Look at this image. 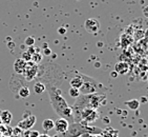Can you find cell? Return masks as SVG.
Listing matches in <instances>:
<instances>
[{
	"label": "cell",
	"mask_w": 148,
	"mask_h": 137,
	"mask_svg": "<svg viewBox=\"0 0 148 137\" xmlns=\"http://www.w3.org/2000/svg\"><path fill=\"white\" fill-rule=\"evenodd\" d=\"M46 90L49 92V100H51V107L54 109L55 113L59 116V118H64L69 123L74 122V115L71 111V107L69 106L66 100L62 96V91L58 89L57 86L53 84H47Z\"/></svg>",
	"instance_id": "6da1fadb"
},
{
	"label": "cell",
	"mask_w": 148,
	"mask_h": 137,
	"mask_svg": "<svg viewBox=\"0 0 148 137\" xmlns=\"http://www.w3.org/2000/svg\"><path fill=\"white\" fill-rule=\"evenodd\" d=\"M106 102V95L104 93H95L89 95H80L76 99V102L71 107L74 115V122L80 121V114L85 109L98 110V108Z\"/></svg>",
	"instance_id": "7a4b0ae2"
},
{
	"label": "cell",
	"mask_w": 148,
	"mask_h": 137,
	"mask_svg": "<svg viewBox=\"0 0 148 137\" xmlns=\"http://www.w3.org/2000/svg\"><path fill=\"white\" fill-rule=\"evenodd\" d=\"M103 129L98 128V127H92L87 125L84 121H79V122H73L69 123L67 131L63 135L62 137H80L84 134L89 135H100L102 134Z\"/></svg>",
	"instance_id": "3957f363"
},
{
	"label": "cell",
	"mask_w": 148,
	"mask_h": 137,
	"mask_svg": "<svg viewBox=\"0 0 148 137\" xmlns=\"http://www.w3.org/2000/svg\"><path fill=\"white\" fill-rule=\"evenodd\" d=\"M82 75L83 78V84L82 86L79 89L80 94L81 95H89V94H95V93H103L102 91L105 90V88L103 86L100 82H98V80H96L92 77H88L84 74Z\"/></svg>",
	"instance_id": "277c9868"
},
{
	"label": "cell",
	"mask_w": 148,
	"mask_h": 137,
	"mask_svg": "<svg viewBox=\"0 0 148 137\" xmlns=\"http://www.w3.org/2000/svg\"><path fill=\"white\" fill-rule=\"evenodd\" d=\"M36 121H37V117L34 114L25 112V115H24L23 119H21L18 122L17 128H19L21 131H26V130H29V129L33 128L35 126Z\"/></svg>",
	"instance_id": "5b68a950"
},
{
	"label": "cell",
	"mask_w": 148,
	"mask_h": 137,
	"mask_svg": "<svg viewBox=\"0 0 148 137\" xmlns=\"http://www.w3.org/2000/svg\"><path fill=\"white\" fill-rule=\"evenodd\" d=\"M38 68H39L38 64H36L33 61H29V62H26L22 76L26 81H32L38 75V71H39Z\"/></svg>",
	"instance_id": "8992f818"
},
{
	"label": "cell",
	"mask_w": 148,
	"mask_h": 137,
	"mask_svg": "<svg viewBox=\"0 0 148 137\" xmlns=\"http://www.w3.org/2000/svg\"><path fill=\"white\" fill-rule=\"evenodd\" d=\"M99 113L97 112V110H92V109H85L81 112L80 114V121H84L87 125L91 122H95L96 120H98L99 118Z\"/></svg>",
	"instance_id": "52a82bcc"
},
{
	"label": "cell",
	"mask_w": 148,
	"mask_h": 137,
	"mask_svg": "<svg viewBox=\"0 0 148 137\" xmlns=\"http://www.w3.org/2000/svg\"><path fill=\"white\" fill-rule=\"evenodd\" d=\"M84 28H85L86 32H88L90 34H96L100 30V21L97 18L86 19L84 22Z\"/></svg>",
	"instance_id": "ba28073f"
},
{
	"label": "cell",
	"mask_w": 148,
	"mask_h": 137,
	"mask_svg": "<svg viewBox=\"0 0 148 137\" xmlns=\"http://www.w3.org/2000/svg\"><path fill=\"white\" fill-rule=\"evenodd\" d=\"M69 126V122L64 118H58L56 121H54V128L60 135H63L67 131Z\"/></svg>",
	"instance_id": "9c48e42d"
},
{
	"label": "cell",
	"mask_w": 148,
	"mask_h": 137,
	"mask_svg": "<svg viewBox=\"0 0 148 137\" xmlns=\"http://www.w3.org/2000/svg\"><path fill=\"white\" fill-rule=\"evenodd\" d=\"M114 72L118 75H125L129 72V64L124 61H120V62L116 63L114 66Z\"/></svg>",
	"instance_id": "30bf717a"
},
{
	"label": "cell",
	"mask_w": 148,
	"mask_h": 137,
	"mask_svg": "<svg viewBox=\"0 0 148 137\" xmlns=\"http://www.w3.org/2000/svg\"><path fill=\"white\" fill-rule=\"evenodd\" d=\"M25 64H26V62L24 61V60L21 59V58L16 59V61L14 62V66H13L14 71L16 72V74L22 75L23 71H24V68H25Z\"/></svg>",
	"instance_id": "8fae6325"
},
{
	"label": "cell",
	"mask_w": 148,
	"mask_h": 137,
	"mask_svg": "<svg viewBox=\"0 0 148 137\" xmlns=\"http://www.w3.org/2000/svg\"><path fill=\"white\" fill-rule=\"evenodd\" d=\"M0 119H1L2 125H4V126H9L10 123L12 122V119H13V114H12L10 111H8V110L1 111Z\"/></svg>",
	"instance_id": "7c38bea8"
},
{
	"label": "cell",
	"mask_w": 148,
	"mask_h": 137,
	"mask_svg": "<svg viewBox=\"0 0 148 137\" xmlns=\"http://www.w3.org/2000/svg\"><path fill=\"white\" fill-rule=\"evenodd\" d=\"M69 84H71V88H76V89H80L83 84V78L81 74H77L76 76L71 78L69 80Z\"/></svg>",
	"instance_id": "4fadbf2b"
},
{
	"label": "cell",
	"mask_w": 148,
	"mask_h": 137,
	"mask_svg": "<svg viewBox=\"0 0 148 137\" xmlns=\"http://www.w3.org/2000/svg\"><path fill=\"white\" fill-rule=\"evenodd\" d=\"M31 94V91L27 86H20L18 89V97L20 98H27Z\"/></svg>",
	"instance_id": "5bb4252c"
},
{
	"label": "cell",
	"mask_w": 148,
	"mask_h": 137,
	"mask_svg": "<svg viewBox=\"0 0 148 137\" xmlns=\"http://www.w3.org/2000/svg\"><path fill=\"white\" fill-rule=\"evenodd\" d=\"M140 104H141V102L138 99H131L125 101V106L128 107L130 110H138L140 108Z\"/></svg>",
	"instance_id": "9a60e30c"
},
{
	"label": "cell",
	"mask_w": 148,
	"mask_h": 137,
	"mask_svg": "<svg viewBox=\"0 0 148 137\" xmlns=\"http://www.w3.org/2000/svg\"><path fill=\"white\" fill-rule=\"evenodd\" d=\"M34 91H35V93H36V94H42L43 92L46 91L45 84H44L42 81H38V82L35 83Z\"/></svg>",
	"instance_id": "2e32d148"
},
{
	"label": "cell",
	"mask_w": 148,
	"mask_h": 137,
	"mask_svg": "<svg viewBox=\"0 0 148 137\" xmlns=\"http://www.w3.org/2000/svg\"><path fill=\"white\" fill-rule=\"evenodd\" d=\"M42 128H43V130L46 132L53 130V129H54V120L49 119H49H44L42 122Z\"/></svg>",
	"instance_id": "e0dca14e"
},
{
	"label": "cell",
	"mask_w": 148,
	"mask_h": 137,
	"mask_svg": "<svg viewBox=\"0 0 148 137\" xmlns=\"http://www.w3.org/2000/svg\"><path fill=\"white\" fill-rule=\"evenodd\" d=\"M40 135V133L36 130H33V129H29V130H26V131L23 132V136L24 137H38Z\"/></svg>",
	"instance_id": "ac0fdd59"
},
{
	"label": "cell",
	"mask_w": 148,
	"mask_h": 137,
	"mask_svg": "<svg viewBox=\"0 0 148 137\" xmlns=\"http://www.w3.org/2000/svg\"><path fill=\"white\" fill-rule=\"evenodd\" d=\"M69 96H71V98H76V99H77L80 95H81V94H80V90H79V89L71 88V89L69 90Z\"/></svg>",
	"instance_id": "d6986e66"
},
{
	"label": "cell",
	"mask_w": 148,
	"mask_h": 137,
	"mask_svg": "<svg viewBox=\"0 0 148 137\" xmlns=\"http://www.w3.org/2000/svg\"><path fill=\"white\" fill-rule=\"evenodd\" d=\"M41 60H42V54H40V53L36 52V53H34V54L32 55V60H31V61L35 62L36 64H37V63H39Z\"/></svg>",
	"instance_id": "ffe728a7"
},
{
	"label": "cell",
	"mask_w": 148,
	"mask_h": 137,
	"mask_svg": "<svg viewBox=\"0 0 148 137\" xmlns=\"http://www.w3.org/2000/svg\"><path fill=\"white\" fill-rule=\"evenodd\" d=\"M24 43H25V46H34L35 44V38L33 36H29V37H26L25 40H24Z\"/></svg>",
	"instance_id": "44dd1931"
},
{
	"label": "cell",
	"mask_w": 148,
	"mask_h": 137,
	"mask_svg": "<svg viewBox=\"0 0 148 137\" xmlns=\"http://www.w3.org/2000/svg\"><path fill=\"white\" fill-rule=\"evenodd\" d=\"M21 59L24 60L25 62H29V61H31L32 60V55L29 54V52H23L22 53V56H21Z\"/></svg>",
	"instance_id": "7402d4cb"
},
{
	"label": "cell",
	"mask_w": 148,
	"mask_h": 137,
	"mask_svg": "<svg viewBox=\"0 0 148 137\" xmlns=\"http://www.w3.org/2000/svg\"><path fill=\"white\" fill-rule=\"evenodd\" d=\"M43 54L45 55V56H49V55L51 54V49H49V48H45V49H44V51H43Z\"/></svg>",
	"instance_id": "603a6c76"
},
{
	"label": "cell",
	"mask_w": 148,
	"mask_h": 137,
	"mask_svg": "<svg viewBox=\"0 0 148 137\" xmlns=\"http://www.w3.org/2000/svg\"><path fill=\"white\" fill-rule=\"evenodd\" d=\"M59 33H60V34H64V33H66V29H65V28H60Z\"/></svg>",
	"instance_id": "cb8c5ba5"
},
{
	"label": "cell",
	"mask_w": 148,
	"mask_h": 137,
	"mask_svg": "<svg viewBox=\"0 0 148 137\" xmlns=\"http://www.w3.org/2000/svg\"><path fill=\"white\" fill-rule=\"evenodd\" d=\"M80 137H98L97 135H89V134H84L82 135V136H80Z\"/></svg>",
	"instance_id": "d4e9b609"
},
{
	"label": "cell",
	"mask_w": 148,
	"mask_h": 137,
	"mask_svg": "<svg viewBox=\"0 0 148 137\" xmlns=\"http://www.w3.org/2000/svg\"><path fill=\"white\" fill-rule=\"evenodd\" d=\"M38 137H51V136H49V134H40Z\"/></svg>",
	"instance_id": "484cf974"
},
{
	"label": "cell",
	"mask_w": 148,
	"mask_h": 137,
	"mask_svg": "<svg viewBox=\"0 0 148 137\" xmlns=\"http://www.w3.org/2000/svg\"><path fill=\"white\" fill-rule=\"evenodd\" d=\"M111 76H112V77H116V76H118V74L117 73H116V72H112V73H111Z\"/></svg>",
	"instance_id": "4316f807"
},
{
	"label": "cell",
	"mask_w": 148,
	"mask_h": 137,
	"mask_svg": "<svg viewBox=\"0 0 148 137\" xmlns=\"http://www.w3.org/2000/svg\"><path fill=\"white\" fill-rule=\"evenodd\" d=\"M146 101H147V100H146V97H143L142 98V102H146Z\"/></svg>",
	"instance_id": "83f0119b"
},
{
	"label": "cell",
	"mask_w": 148,
	"mask_h": 137,
	"mask_svg": "<svg viewBox=\"0 0 148 137\" xmlns=\"http://www.w3.org/2000/svg\"><path fill=\"white\" fill-rule=\"evenodd\" d=\"M0 114H1V110H0ZM0 126H2V122H1V119H0Z\"/></svg>",
	"instance_id": "f1b7e54d"
},
{
	"label": "cell",
	"mask_w": 148,
	"mask_h": 137,
	"mask_svg": "<svg viewBox=\"0 0 148 137\" xmlns=\"http://www.w3.org/2000/svg\"><path fill=\"white\" fill-rule=\"evenodd\" d=\"M53 137H62L61 135H55V136H53Z\"/></svg>",
	"instance_id": "f546056e"
}]
</instances>
